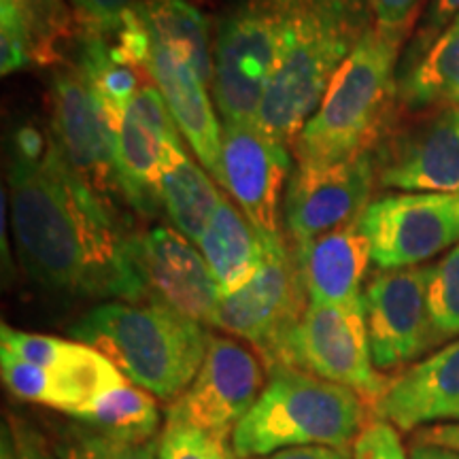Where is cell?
<instances>
[{"mask_svg":"<svg viewBox=\"0 0 459 459\" xmlns=\"http://www.w3.org/2000/svg\"><path fill=\"white\" fill-rule=\"evenodd\" d=\"M9 204L22 264L39 285L73 296L145 300L139 237L117 204L68 166L51 136L39 160L11 152Z\"/></svg>","mask_w":459,"mask_h":459,"instance_id":"1","label":"cell"},{"mask_svg":"<svg viewBox=\"0 0 459 459\" xmlns=\"http://www.w3.org/2000/svg\"><path fill=\"white\" fill-rule=\"evenodd\" d=\"M277 66L255 124L294 152L338 68L372 26L366 0H279Z\"/></svg>","mask_w":459,"mask_h":459,"instance_id":"2","label":"cell"},{"mask_svg":"<svg viewBox=\"0 0 459 459\" xmlns=\"http://www.w3.org/2000/svg\"><path fill=\"white\" fill-rule=\"evenodd\" d=\"M68 334L107 355L130 383L164 402L177 400L192 385L211 338L198 321L139 302L94 307Z\"/></svg>","mask_w":459,"mask_h":459,"instance_id":"3","label":"cell"},{"mask_svg":"<svg viewBox=\"0 0 459 459\" xmlns=\"http://www.w3.org/2000/svg\"><path fill=\"white\" fill-rule=\"evenodd\" d=\"M402 43L368 28L294 145L298 164L325 166L375 152L398 102Z\"/></svg>","mask_w":459,"mask_h":459,"instance_id":"4","label":"cell"},{"mask_svg":"<svg viewBox=\"0 0 459 459\" xmlns=\"http://www.w3.org/2000/svg\"><path fill=\"white\" fill-rule=\"evenodd\" d=\"M368 423V404L353 389L291 366L268 368L260 398L232 434L237 459H257L296 446H353Z\"/></svg>","mask_w":459,"mask_h":459,"instance_id":"5","label":"cell"},{"mask_svg":"<svg viewBox=\"0 0 459 459\" xmlns=\"http://www.w3.org/2000/svg\"><path fill=\"white\" fill-rule=\"evenodd\" d=\"M279 0H245L220 22L213 43V90L223 124L255 122L281 49Z\"/></svg>","mask_w":459,"mask_h":459,"instance_id":"6","label":"cell"},{"mask_svg":"<svg viewBox=\"0 0 459 459\" xmlns=\"http://www.w3.org/2000/svg\"><path fill=\"white\" fill-rule=\"evenodd\" d=\"M262 238L266 255L260 271L238 291L221 296L213 325L254 344L268 370L279 364L311 300L296 247L291 249L283 237Z\"/></svg>","mask_w":459,"mask_h":459,"instance_id":"7","label":"cell"},{"mask_svg":"<svg viewBox=\"0 0 459 459\" xmlns=\"http://www.w3.org/2000/svg\"><path fill=\"white\" fill-rule=\"evenodd\" d=\"M277 366H291L353 389L370 411L389 383L372 361L364 307L308 304L300 324L287 338Z\"/></svg>","mask_w":459,"mask_h":459,"instance_id":"8","label":"cell"},{"mask_svg":"<svg viewBox=\"0 0 459 459\" xmlns=\"http://www.w3.org/2000/svg\"><path fill=\"white\" fill-rule=\"evenodd\" d=\"M381 271L412 268L459 245V192L378 196L359 217Z\"/></svg>","mask_w":459,"mask_h":459,"instance_id":"9","label":"cell"},{"mask_svg":"<svg viewBox=\"0 0 459 459\" xmlns=\"http://www.w3.org/2000/svg\"><path fill=\"white\" fill-rule=\"evenodd\" d=\"M264 378L266 375L254 353L230 338L211 336L196 378L170 402L166 421L196 428L217 443L232 445L234 429L266 385Z\"/></svg>","mask_w":459,"mask_h":459,"instance_id":"10","label":"cell"},{"mask_svg":"<svg viewBox=\"0 0 459 459\" xmlns=\"http://www.w3.org/2000/svg\"><path fill=\"white\" fill-rule=\"evenodd\" d=\"M375 183V152L325 166L296 164L283 198V223L294 247L358 221Z\"/></svg>","mask_w":459,"mask_h":459,"instance_id":"11","label":"cell"},{"mask_svg":"<svg viewBox=\"0 0 459 459\" xmlns=\"http://www.w3.org/2000/svg\"><path fill=\"white\" fill-rule=\"evenodd\" d=\"M432 266L383 271L364 291V319L377 370L409 366L436 347L428 308Z\"/></svg>","mask_w":459,"mask_h":459,"instance_id":"12","label":"cell"},{"mask_svg":"<svg viewBox=\"0 0 459 459\" xmlns=\"http://www.w3.org/2000/svg\"><path fill=\"white\" fill-rule=\"evenodd\" d=\"M49 108V136L62 158L100 198L117 204L122 192L115 169V134L74 66L60 68L51 77Z\"/></svg>","mask_w":459,"mask_h":459,"instance_id":"13","label":"cell"},{"mask_svg":"<svg viewBox=\"0 0 459 459\" xmlns=\"http://www.w3.org/2000/svg\"><path fill=\"white\" fill-rule=\"evenodd\" d=\"M291 177V149L255 122L221 126V186L260 237H281V194Z\"/></svg>","mask_w":459,"mask_h":459,"instance_id":"14","label":"cell"},{"mask_svg":"<svg viewBox=\"0 0 459 459\" xmlns=\"http://www.w3.org/2000/svg\"><path fill=\"white\" fill-rule=\"evenodd\" d=\"M377 183L400 192H459V107L436 108L375 149Z\"/></svg>","mask_w":459,"mask_h":459,"instance_id":"15","label":"cell"},{"mask_svg":"<svg viewBox=\"0 0 459 459\" xmlns=\"http://www.w3.org/2000/svg\"><path fill=\"white\" fill-rule=\"evenodd\" d=\"M136 255L149 304L213 325L223 294L192 240L175 230L158 226L139 237Z\"/></svg>","mask_w":459,"mask_h":459,"instance_id":"16","label":"cell"},{"mask_svg":"<svg viewBox=\"0 0 459 459\" xmlns=\"http://www.w3.org/2000/svg\"><path fill=\"white\" fill-rule=\"evenodd\" d=\"M166 102L153 83H145L130 102L122 126L115 132V169L122 198L141 215H158L162 206L164 147L177 134Z\"/></svg>","mask_w":459,"mask_h":459,"instance_id":"17","label":"cell"},{"mask_svg":"<svg viewBox=\"0 0 459 459\" xmlns=\"http://www.w3.org/2000/svg\"><path fill=\"white\" fill-rule=\"evenodd\" d=\"M147 73L162 94L172 122L200 164L221 183V126L209 99V85L179 49L153 43Z\"/></svg>","mask_w":459,"mask_h":459,"instance_id":"18","label":"cell"},{"mask_svg":"<svg viewBox=\"0 0 459 459\" xmlns=\"http://www.w3.org/2000/svg\"><path fill=\"white\" fill-rule=\"evenodd\" d=\"M455 406H459V338L389 378L372 415L409 432L423 423L445 421Z\"/></svg>","mask_w":459,"mask_h":459,"instance_id":"19","label":"cell"},{"mask_svg":"<svg viewBox=\"0 0 459 459\" xmlns=\"http://www.w3.org/2000/svg\"><path fill=\"white\" fill-rule=\"evenodd\" d=\"M308 300L324 307H364V285L372 262L359 220L296 247Z\"/></svg>","mask_w":459,"mask_h":459,"instance_id":"20","label":"cell"},{"mask_svg":"<svg viewBox=\"0 0 459 459\" xmlns=\"http://www.w3.org/2000/svg\"><path fill=\"white\" fill-rule=\"evenodd\" d=\"M74 32L65 0H0V71L54 65Z\"/></svg>","mask_w":459,"mask_h":459,"instance_id":"21","label":"cell"},{"mask_svg":"<svg viewBox=\"0 0 459 459\" xmlns=\"http://www.w3.org/2000/svg\"><path fill=\"white\" fill-rule=\"evenodd\" d=\"M198 251L209 264L221 294L228 296L255 277L266 245L243 211L221 196L198 240Z\"/></svg>","mask_w":459,"mask_h":459,"instance_id":"22","label":"cell"},{"mask_svg":"<svg viewBox=\"0 0 459 459\" xmlns=\"http://www.w3.org/2000/svg\"><path fill=\"white\" fill-rule=\"evenodd\" d=\"M398 102L411 111L459 107V15L426 51L400 62Z\"/></svg>","mask_w":459,"mask_h":459,"instance_id":"23","label":"cell"},{"mask_svg":"<svg viewBox=\"0 0 459 459\" xmlns=\"http://www.w3.org/2000/svg\"><path fill=\"white\" fill-rule=\"evenodd\" d=\"M160 196L177 230L187 240L198 243L221 196L209 175L198 164H194V160L183 149L179 132L172 134L164 147Z\"/></svg>","mask_w":459,"mask_h":459,"instance_id":"24","label":"cell"},{"mask_svg":"<svg viewBox=\"0 0 459 459\" xmlns=\"http://www.w3.org/2000/svg\"><path fill=\"white\" fill-rule=\"evenodd\" d=\"M77 68L94 100L99 102L113 134L122 126L130 102L139 94L141 68L128 65L100 28L82 26L77 32Z\"/></svg>","mask_w":459,"mask_h":459,"instance_id":"25","label":"cell"},{"mask_svg":"<svg viewBox=\"0 0 459 459\" xmlns=\"http://www.w3.org/2000/svg\"><path fill=\"white\" fill-rule=\"evenodd\" d=\"M153 43L169 45L187 56L203 82L213 83V45L209 22L189 0H143L134 7Z\"/></svg>","mask_w":459,"mask_h":459,"instance_id":"26","label":"cell"},{"mask_svg":"<svg viewBox=\"0 0 459 459\" xmlns=\"http://www.w3.org/2000/svg\"><path fill=\"white\" fill-rule=\"evenodd\" d=\"M51 372L54 400L51 409L74 419L108 389L128 381L107 355L90 344L68 341L66 351Z\"/></svg>","mask_w":459,"mask_h":459,"instance_id":"27","label":"cell"},{"mask_svg":"<svg viewBox=\"0 0 459 459\" xmlns=\"http://www.w3.org/2000/svg\"><path fill=\"white\" fill-rule=\"evenodd\" d=\"M73 421L83 423L113 438L130 440V443H152L162 426L156 395L130 381L108 389L99 400L91 402L88 409L79 412Z\"/></svg>","mask_w":459,"mask_h":459,"instance_id":"28","label":"cell"},{"mask_svg":"<svg viewBox=\"0 0 459 459\" xmlns=\"http://www.w3.org/2000/svg\"><path fill=\"white\" fill-rule=\"evenodd\" d=\"M49 443L57 459H160L156 443L113 438L79 421L51 428Z\"/></svg>","mask_w":459,"mask_h":459,"instance_id":"29","label":"cell"},{"mask_svg":"<svg viewBox=\"0 0 459 459\" xmlns=\"http://www.w3.org/2000/svg\"><path fill=\"white\" fill-rule=\"evenodd\" d=\"M428 308L436 344L459 338V245L429 271Z\"/></svg>","mask_w":459,"mask_h":459,"instance_id":"30","label":"cell"},{"mask_svg":"<svg viewBox=\"0 0 459 459\" xmlns=\"http://www.w3.org/2000/svg\"><path fill=\"white\" fill-rule=\"evenodd\" d=\"M0 375H3V383L15 398L51 409L54 381H51V372L48 368L17 358L9 351H0Z\"/></svg>","mask_w":459,"mask_h":459,"instance_id":"31","label":"cell"},{"mask_svg":"<svg viewBox=\"0 0 459 459\" xmlns=\"http://www.w3.org/2000/svg\"><path fill=\"white\" fill-rule=\"evenodd\" d=\"M156 445L160 459H226L234 453L232 445L217 443L196 428L170 421L164 423Z\"/></svg>","mask_w":459,"mask_h":459,"instance_id":"32","label":"cell"},{"mask_svg":"<svg viewBox=\"0 0 459 459\" xmlns=\"http://www.w3.org/2000/svg\"><path fill=\"white\" fill-rule=\"evenodd\" d=\"M66 344L68 341H62V338L32 334V332L9 328L7 324L0 328V351H9L48 370L60 361L62 353L66 351Z\"/></svg>","mask_w":459,"mask_h":459,"instance_id":"33","label":"cell"},{"mask_svg":"<svg viewBox=\"0 0 459 459\" xmlns=\"http://www.w3.org/2000/svg\"><path fill=\"white\" fill-rule=\"evenodd\" d=\"M423 3L426 0H366L372 17V28L383 37L394 39L402 45L415 28Z\"/></svg>","mask_w":459,"mask_h":459,"instance_id":"34","label":"cell"},{"mask_svg":"<svg viewBox=\"0 0 459 459\" xmlns=\"http://www.w3.org/2000/svg\"><path fill=\"white\" fill-rule=\"evenodd\" d=\"M353 459H409L398 428L385 419H368L351 446Z\"/></svg>","mask_w":459,"mask_h":459,"instance_id":"35","label":"cell"},{"mask_svg":"<svg viewBox=\"0 0 459 459\" xmlns=\"http://www.w3.org/2000/svg\"><path fill=\"white\" fill-rule=\"evenodd\" d=\"M459 15V0H432L429 7L423 15L421 24H419L415 37L409 48H406L404 56L400 57V62H409L412 57H417L421 51H426L429 45L436 41L440 32L451 24L453 20Z\"/></svg>","mask_w":459,"mask_h":459,"instance_id":"36","label":"cell"},{"mask_svg":"<svg viewBox=\"0 0 459 459\" xmlns=\"http://www.w3.org/2000/svg\"><path fill=\"white\" fill-rule=\"evenodd\" d=\"M74 9V17L82 26L111 24L126 11L134 9L143 0H68Z\"/></svg>","mask_w":459,"mask_h":459,"instance_id":"37","label":"cell"},{"mask_svg":"<svg viewBox=\"0 0 459 459\" xmlns=\"http://www.w3.org/2000/svg\"><path fill=\"white\" fill-rule=\"evenodd\" d=\"M9 423L13 429L20 459H57L48 436L39 432L30 421L22 417H9Z\"/></svg>","mask_w":459,"mask_h":459,"instance_id":"38","label":"cell"},{"mask_svg":"<svg viewBox=\"0 0 459 459\" xmlns=\"http://www.w3.org/2000/svg\"><path fill=\"white\" fill-rule=\"evenodd\" d=\"M257 459H353V453L349 449H334V446H296V449L277 451Z\"/></svg>","mask_w":459,"mask_h":459,"instance_id":"39","label":"cell"},{"mask_svg":"<svg viewBox=\"0 0 459 459\" xmlns=\"http://www.w3.org/2000/svg\"><path fill=\"white\" fill-rule=\"evenodd\" d=\"M415 440L419 443L440 445L449 446V449L459 451V423L457 421H443L438 426H428L419 429L415 434Z\"/></svg>","mask_w":459,"mask_h":459,"instance_id":"40","label":"cell"},{"mask_svg":"<svg viewBox=\"0 0 459 459\" xmlns=\"http://www.w3.org/2000/svg\"><path fill=\"white\" fill-rule=\"evenodd\" d=\"M409 459H459V451L449 449V446L419 443V440H415L411 445Z\"/></svg>","mask_w":459,"mask_h":459,"instance_id":"41","label":"cell"},{"mask_svg":"<svg viewBox=\"0 0 459 459\" xmlns=\"http://www.w3.org/2000/svg\"><path fill=\"white\" fill-rule=\"evenodd\" d=\"M0 459H20V453H17L15 436L13 429H11L9 419H4L3 428H0Z\"/></svg>","mask_w":459,"mask_h":459,"instance_id":"42","label":"cell"},{"mask_svg":"<svg viewBox=\"0 0 459 459\" xmlns=\"http://www.w3.org/2000/svg\"><path fill=\"white\" fill-rule=\"evenodd\" d=\"M445 421H457L459 423V406H455V409H453L449 415H446ZM440 423H443V421H440Z\"/></svg>","mask_w":459,"mask_h":459,"instance_id":"43","label":"cell"},{"mask_svg":"<svg viewBox=\"0 0 459 459\" xmlns=\"http://www.w3.org/2000/svg\"><path fill=\"white\" fill-rule=\"evenodd\" d=\"M226 459H237V455H234V453H230V455H226Z\"/></svg>","mask_w":459,"mask_h":459,"instance_id":"44","label":"cell"}]
</instances>
